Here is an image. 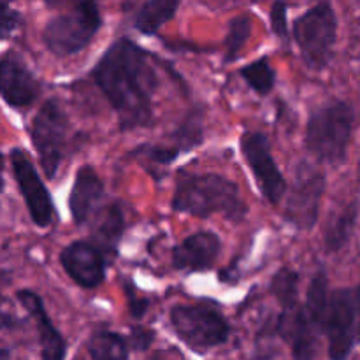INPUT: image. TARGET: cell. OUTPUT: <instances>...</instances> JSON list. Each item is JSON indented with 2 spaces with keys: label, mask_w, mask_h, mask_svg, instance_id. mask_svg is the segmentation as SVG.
Masks as SVG:
<instances>
[{
  "label": "cell",
  "mask_w": 360,
  "mask_h": 360,
  "mask_svg": "<svg viewBox=\"0 0 360 360\" xmlns=\"http://www.w3.org/2000/svg\"><path fill=\"white\" fill-rule=\"evenodd\" d=\"M179 0H148L136 16V28L144 35H153L162 25L174 18Z\"/></svg>",
  "instance_id": "obj_18"
},
{
  "label": "cell",
  "mask_w": 360,
  "mask_h": 360,
  "mask_svg": "<svg viewBox=\"0 0 360 360\" xmlns=\"http://www.w3.org/2000/svg\"><path fill=\"white\" fill-rule=\"evenodd\" d=\"M250 34H252V21L248 18L239 16L231 21L227 37H225V63H231L238 58L241 49L245 48L246 41L250 39Z\"/></svg>",
  "instance_id": "obj_24"
},
{
  "label": "cell",
  "mask_w": 360,
  "mask_h": 360,
  "mask_svg": "<svg viewBox=\"0 0 360 360\" xmlns=\"http://www.w3.org/2000/svg\"><path fill=\"white\" fill-rule=\"evenodd\" d=\"M86 347L91 360H129V345L123 336L111 330L95 333Z\"/></svg>",
  "instance_id": "obj_20"
},
{
  "label": "cell",
  "mask_w": 360,
  "mask_h": 360,
  "mask_svg": "<svg viewBox=\"0 0 360 360\" xmlns=\"http://www.w3.org/2000/svg\"><path fill=\"white\" fill-rule=\"evenodd\" d=\"M67 130H69V120L56 101L44 102L32 120V144L37 151L39 162L48 179H53L58 172L65 150Z\"/></svg>",
  "instance_id": "obj_9"
},
{
  "label": "cell",
  "mask_w": 360,
  "mask_h": 360,
  "mask_svg": "<svg viewBox=\"0 0 360 360\" xmlns=\"http://www.w3.org/2000/svg\"><path fill=\"white\" fill-rule=\"evenodd\" d=\"M326 334L330 360H347L360 343V287L340 288L327 304Z\"/></svg>",
  "instance_id": "obj_8"
},
{
  "label": "cell",
  "mask_w": 360,
  "mask_h": 360,
  "mask_svg": "<svg viewBox=\"0 0 360 360\" xmlns=\"http://www.w3.org/2000/svg\"><path fill=\"white\" fill-rule=\"evenodd\" d=\"M169 319L176 336L199 354L224 345L231 334L225 316L207 306H174Z\"/></svg>",
  "instance_id": "obj_7"
},
{
  "label": "cell",
  "mask_w": 360,
  "mask_h": 360,
  "mask_svg": "<svg viewBox=\"0 0 360 360\" xmlns=\"http://www.w3.org/2000/svg\"><path fill=\"white\" fill-rule=\"evenodd\" d=\"M357 204H352L336 220L330 221L326 232V248L329 252H338V250H341L347 245V241L352 236V231L355 227V221H357Z\"/></svg>",
  "instance_id": "obj_22"
},
{
  "label": "cell",
  "mask_w": 360,
  "mask_h": 360,
  "mask_svg": "<svg viewBox=\"0 0 360 360\" xmlns=\"http://www.w3.org/2000/svg\"><path fill=\"white\" fill-rule=\"evenodd\" d=\"M37 79L30 72L23 60L14 53H7L0 58V97L14 109H25L34 104L39 97Z\"/></svg>",
  "instance_id": "obj_13"
},
{
  "label": "cell",
  "mask_w": 360,
  "mask_h": 360,
  "mask_svg": "<svg viewBox=\"0 0 360 360\" xmlns=\"http://www.w3.org/2000/svg\"><path fill=\"white\" fill-rule=\"evenodd\" d=\"M327 304V274L319 269L306 292L304 304L294 313H281L278 320V333L292 345V360H315L319 334L326 330Z\"/></svg>",
  "instance_id": "obj_3"
},
{
  "label": "cell",
  "mask_w": 360,
  "mask_h": 360,
  "mask_svg": "<svg viewBox=\"0 0 360 360\" xmlns=\"http://www.w3.org/2000/svg\"><path fill=\"white\" fill-rule=\"evenodd\" d=\"M16 297L21 302V306L27 309L28 315L35 320L39 341H41L42 360H65L67 343L60 330L53 326L42 299L32 290H18Z\"/></svg>",
  "instance_id": "obj_15"
},
{
  "label": "cell",
  "mask_w": 360,
  "mask_h": 360,
  "mask_svg": "<svg viewBox=\"0 0 360 360\" xmlns=\"http://www.w3.org/2000/svg\"><path fill=\"white\" fill-rule=\"evenodd\" d=\"M65 273L83 288H97L104 281L105 260L101 250L86 241H74L60 255Z\"/></svg>",
  "instance_id": "obj_14"
},
{
  "label": "cell",
  "mask_w": 360,
  "mask_h": 360,
  "mask_svg": "<svg viewBox=\"0 0 360 360\" xmlns=\"http://www.w3.org/2000/svg\"><path fill=\"white\" fill-rule=\"evenodd\" d=\"M336 37L338 18L327 0L306 11L294 23V41L304 63L313 70H322L333 60Z\"/></svg>",
  "instance_id": "obj_6"
},
{
  "label": "cell",
  "mask_w": 360,
  "mask_h": 360,
  "mask_svg": "<svg viewBox=\"0 0 360 360\" xmlns=\"http://www.w3.org/2000/svg\"><path fill=\"white\" fill-rule=\"evenodd\" d=\"M155 340V334L153 330L150 329H144V327H134L132 333H130V341H132V347L136 348V350H148L150 348V345L153 343Z\"/></svg>",
  "instance_id": "obj_29"
},
{
  "label": "cell",
  "mask_w": 360,
  "mask_h": 360,
  "mask_svg": "<svg viewBox=\"0 0 360 360\" xmlns=\"http://www.w3.org/2000/svg\"><path fill=\"white\" fill-rule=\"evenodd\" d=\"M129 309L134 319H141L148 309V301L141 297H134V294H129Z\"/></svg>",
  "instance_id": "obj_30"
},
{
  "label": "cell",
  "mask_w": 360,
  "mask_h": 360,
  "mask_svg": "<svg viewBox=\"0 0 360 360\" xmlns=\"http://www.w3.org/2000/svg\"><path fill=\"white\" fill-rule=\"evenodd\" d=\"M355 112L350 104L334 101L311 112L306 125V150L326 164L338 165L347 158Z\"/></svg>",
  "instance_id": "obj_4"
},
{
  "label": "cell",
  "mask_w": 360,
  "mask_h": 360,
  "mask_svg": "<svg viewBox=\"0 0 360 360\" xmlns=\"http://www.w3.org/2000/svg\"><path fill=\"white\" fill-rule=\"evenodd\" d=\"M123 229H125V218H123L122 207L118 204H109L98 214L97 224L94 225V236L105 250L115 252L122 239Z\"/></svg>",
  "instance_id": "obj_19"
},
{
  "label": "cell",
  "mask_w": 360,
  "mask_h": 360,
  "mask_svg": "<svg viewBox=\"0 0 360 360\" xmlns=\"http://www.w3.org/2000/svg\"><path fill=\"white\" fill-rule=\"evenodd\" d=\"M323 188H326V179L322 172L316 171L313 165H299L294 186L287 199V210H285L287 220L301 231H311L319 220Z\"/></svg>",
  "instance_id": "obj_10"
},
{
  "label": "cell",
  "mask_w": 360,
  "mask_h": 360,
  "mask_svg": "<svg viewBox=\"0 0 360 360\" xmlns=\"http://www.w3.org/2000/svg\"><path fill=\"white\" fill-rule=\"evenodd\" d=\"M101 25V11L95 0H81L69 13L58 14L46 23L42 41L55 55H76L90 44Z\"/></svg>",
  "instance_id": "obj_5"
},
{
  "label": "cell",
  "mask_w": 360,
  "mask_h": 360,
  "mask_svg": "<svg viewBox=\"0 0 360 360\" xmlns=\"http://www.w3.org/2000/svg\"><path fill=\"white\" fill-rule=\"evenodd\" d=\"M102 197H104V185L97 172L90 165L81 167L74 179L69 197V210L72 220L77 225L86 224L97 213Z\"/></svg>",
  "instance_id": "obj_17"
},
{
  "label": "cell",
  "mask_w": 360,
  "mask_h": 360,
  "mask_svg": "<svg viewBox=\"0 0 360 360\" xmlns=\"http://www.w3.org/2000/svg\"><path fill=\"white\" fill-rule=\"evenodd\" d=\"M46 6L49 7H56V6H62V4L65 2H76V0H44ZM77 2H81V0H77Z\"/></svg>",
  "instance_id": "obj_34"
},
{
  "label": "cell",
  "mask_w": 360,
  "mask_h": 360,
  "mask_svg": "<svg viewBox=\"0 0 360 360\" xmlns=\"http://www.w3.org/2000/svg\"><path fill=\"white\" fill-rule=\"evenodd\" d=\"M0 360H11V352L7 348H0Z\"/></svg>",
  "instance_id": "obj_35"
},
{
  "label": "cell",
  "mask_w": 360,
  "mask_h": 360,
  "mask_svg": "<svg viewBox=\"0 0 360 360\" xmlns=\"http://www.w3.org/2000/svg\"><path fill=\"white\" fill-rule=\"evenodd\" d=\"M172 210L197 218L221 214L231 221H241L248 213L238 185L220 174L179 176Z\"/></svg>",
  "instance_id": "obj_2"
},
{
  "label": "cell",
  "mask_w": 360,
  "mask_h": 360,
  "mask_svg": "<svg viewBox=\"0 0 360 360\" xmlns=\"http://www.w3.org/2000/svg\"><path fill=\"white\" fill-rule=\"evenodd\" d=\"M4 186H6V181H4V155L0 153V193L4 192Z\"/></svg>",
  "instance_id": "obj_33"
},
{
  "label": "cell",
  "mask_w": 360,
  "mask_h": 360,
  "mask_svg": "<svg viewBox=\"0 0 360 360\" xmlns=\"http://www.w3.org/2000/svg\"><path fill=\"white\" fill-rule=\"evenodd\" d=\"M21 25V14L9 6L6 0H0V41L9 39Z\"/></svg>",
  "instance_id": "obj_27"
},
{
  "label": "cell",
  "mask_w": 360,
  "mask_h": 360,
  "mask_svg": "<svg viewBox=\"0 0 360 360\" xmlns=\"http://www.w3.org/2000/svg\"><path fill=\"white\" fill-rule=\"evenodd\" d=\"M14 326H16V322L11 316L2 315V311H0V329H11Z\"/></svg>",
  "instance_id": "obj_32"
},
{
  "label": "cell",
  "mask_w": 360,
  "mask_h": 360,
  "mask_svg": "<svg viewBox=\"0 0 360 360\" xmlns=\"http://www.w3.org/2000/svg\"><path fill=\"white\" fill-rule=\"evenodd\" d=\"M95 84L116 111L125 130L146 127L153 115V91L157 86L148 53L122 37L112 42L91 70Z\"/></svg>",
  "instance_id": "obj_1"
},
{
  "label": "cell",
  "mask_w": 360,
  "mask_h": 360,
  "mask_svg": "<svg viewBox=\"0 0 360 360\" xmlns=\"http://www.w3.org/2000/svg\"><path fill=\"white\" fill-rule=\"evenodd\" d=\"M253 360H276V352H274L273 347L266 345L262 348H257Z\"/></svg>",
  "instance_id": "obj_31"
},
{
  "label": "cell",
  "mask_w": 360,
  "mask_h": 360,
  "mask_svg": "<svg viewBox=\"0 0 360 360\" xmlns=\"http://www.w3.org/2000/svg\"><path fill=\"white\" fill-rule=\"evenodd\" d=\"M241 151L255 176L262 195L273 206L280 204L287 193L288 185L271 155L269 141L260 132H245L241 136Z\"/></svg>",
  "instance_id": "obj_11"
},
{
  "label": "cell",
  "mask_w": 360,
  "mask_h": 360,
  "mask_svg": "<svg viewBox=\"0 0 360 360\" xmlns=\"http://www.w3.org/2000/svg\"><path fill=\"white\" fill-rule=\"evenodd\" d=\"M202 115L199 111H193L179 123L178 130L174 134V139L178 143L176 146L181 150V153L183 151L193 150V148L202 143Z\"/></svg>",
  "instance_id": "obj_25"
},
{
  "label": "cell",
  "mask_w": 360,
  "mask_h": 360,
  "mask_svg": "<svg viewBox=\"0 0 360 360\" xmlns=\"http://www.w3.org/2000/svg\"><path fill=\"white\" fill-rule=\"evenodd\" d=\"M271 25L278 37L285 39L288 35V21H287V4L283 0H276L271 7Z\"/></svg>",
  "instance_id": "obj_28"
},
{
  "label": "cell",
  "mask_w": 360,
  "mask_h": 360,
  "mask_svg": "<svg viewBox=\"0 0 360 360\" xmlns=\"http://www.w3.org/2000/svg\"><path fill=\"white\" fill-rule=\"evenodd\" d=\"M11 165H13V174L16 178L18 188L23 195L25 204H27L32 221L37 227L51 225L53 217H55V206H53L51 195H49L44 181L41 179L30 158L23 150L14 148L11 151Z\"/></svg>",
  "instance_id": "obj_12"
},
{
  "label": "cell",
  "mask_w": 360,
  "mask_h": 360,
  "mask_svg": "<svg viewBox=\"0 0 360 360\" xmlns=\"http://www.w3.org/2000/svg\"><path fill=\"white\" fill-rule=\"evenodd\" d=\"M239 74L248 83V86L259 95L269 94L274 88V83H276V72H274L266 56L245 65L239 70Z\"/></svg>",
  "instance_id": "obj_23"
},
{
  "label": "cell",
  "mask_w": 360,
  "mask_h": 360,
  "mask_svg": "<svg viewBox=\"0 0 360 360\" xmlns=\"http://www.w3.org/2000/svg\"><path fill=\"white\" fill-rule=\"evenodd\" d=\"M220 250L221 241L214 232H197L172 250V266L179 271L210 269Z\"/></svg>",
  "instance_id": "obj_16"
},
{
  "label": "cell",
  "mask_w": 360,
  "mask_h": 360,
  "mask_svg": "<svg viewBox=\"0 0 360 360\" xmlns=\"http://www.w3.org/2000/svg\"><path fill=\"white\" fill-rule=\"evenodd\" d=\"M299 274L295 271L283 267L271 280V294L278 299L283 313H294L299 309L297 304Z\"/></svg>",
  "instance_id": "obj_21"
},
{
  "label": "cell",
  "mask_w": 360,
  "mask_h": 360,
  "mask_svg": "<svg viewBox=\"0 0 360 360\" xmlns=\"http://www.w3.org/2000/svg\"><path fill=\"white\" fill-rule=\"evenodd\" d=\"M141 157L148 158L153 165H169L181 155L178 146H143L137 150Z\"/></svg>",
  "instance_id": "obj_26"
}]
</instances>
